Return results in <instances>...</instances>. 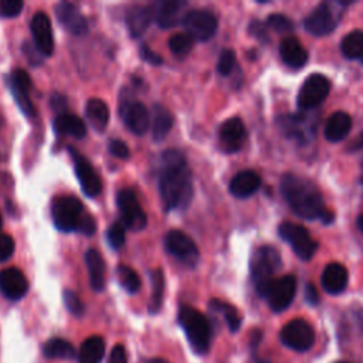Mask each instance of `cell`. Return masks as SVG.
<instances>
[{
  "label": "cell",
  "mask_w": 363,
  "mask_h": 363,
  "mask_svg": "<svg viewBox=\"0 0 363 363\" xmlns=\"http://www.w3.org/2000/svg\"><path fill=\"white\" fill-rule=\"evenodd\" d=\"M159 190L167 210L186 208L193 197L191 173L184 155L177 149L162 153Z\"/></svg>",
  "instance_id": "cell-1"
},
{
  "label": "cell",
  "mask_w": 363,
  "mask_h": 363,
  "mask_svg": "<svg viewBox=\"0 0 363 363\" xmlns=\"http://www.w3.org/2000/svg\"><path fill=\"white\" fill-rule=\"evenodd\" d=\"M281 193L291 210L301 218L330 223L333 214L325 208L323 197L315 183L302 176L286 173L281 177Z\"/></svg>",
  "instance_id": "cell-2"
},
{
  "label": "cell",
  "mask_w": 363,
  "mask_h": 363,
  "mask_svg": "<svg viewBox=\"0 0 363 363\" xmlns=\"http://www.w3.org/2000/svg\"><path fill=\"white\" fill-rule=\"evenodd\" d=\"M179 322L193 350L200 354L207 353L211 342V326L207 318L191 306H182L179 311Z\"/></svg>",
  "instance_id": "cell-3"
},
{
  "label": "cell",
  "mask_w": 363,
  "mask_h": 363,
  "mask_svg": "<svg viewBox=\"0 0 363 363\" xmlns=\"http://www.w3.org/2000/svg\"><path fill=\"white\" fill-rule=\"evenodd\" d=\"M281 267L282 261L277 248L271 245H262L255 250L251 257L250 271L258 295L272 279H275V274L281 269Z\"/></svg>",
  "instance_id": "cell-4"
},
{
  "label": "cell",
  "mask_w": 363,
  "mask_h": 363,
  "mask_svg": "<svg viewBox=\"0 0 363 363\" xmlns=\"http://www.w3.org/2000/svg\"><path fill=\"white\" fill-rule=\"evenodd\" d=\"M346 4L343 1H323L318 4L303 20L305 30L316 37L332 33L342 17V7Z\"/></svg>",
  "instance_id": "cell-5"
},
{
  "label": "cell",
  "mask_w": 363,
  "mask_h": 363,
  "mask_svg": "<svg viewBox=\"0 0 363 363\" xmlns=\"http://www.w3.org/2000/svg\"><path fill=\"white\" fill-rule=\"evenodd\" d=\"M51 216L54 225L60 231H77L84 216V207L82 203L74 196H58L52 200Z\"/></svg>",
  "instance_id": "cell-6"
},
{
  "label": "cell",
  "mask_w": 363,
  "mask_h": 363,
  "mask_svg": "<svg viewBox=\"0 0 363 363\" xmlns=\"http://www.w3.org/2000/svg\"><path fill=\"white\" fill-rule=\"evenodd\" d=\"M278 234L284 241L291 245L292 251L302 261L311 259L318 250V242L311 237L309 231L299 224L284 221L278 227Z\"/></svg>",
  "instance_id": "cell-7"
},
{
  "label": "cell",
  "mask_w": 363,
  "mask_h": 363,
  "mask_svg": "<svg viewBox=\"0 0 363 363\" xmlns=\"http://www.w3.org/2000/svg\"><path fill=\"white\" fill-rule=\"evenodd\" d=\"M296 292V279L294 275H284L272 279L259 294L264 299H267L269 308L274 312L285 311Z\"/></svg>",
  "instance_id": "cell-8"
},
{
  "label": "cell",
  "mask_w": 363,
  "mask_h": 363,
  "mask_svg": "<svg viewBox=\"0 0 363 363\" xmlns=\"http://www.w3.org/2000/svg\"><path fill=\"white\" fill-rule=\"evenodd\" d=\"M116 204L121 211V223L125 228L139 231L145 228L147 218L135 193L130 189H121L116 194Z\"/></svg>",
  "instance_id": "cell-9"
},
{
  "label": "cell",
  "mask_w": 363,
  "mask_h": 363,
  "mask_svg": "<svg viewBox=\"0 0 363 363\" xmlns=\"http://www.w3.org/2000/svg\"><path fill=\"white\" fill-rule=\"evenodd\" d=\"M329 79L322 74L309 75L299 88L296 104L301 109H313L319 106L329 95Z\"/></svg>",
  "instance_id": "cell-10"
},
{
  "label": "cell",
  "mask_w": 363,
  "mask_h": 363,
  "mask_svg": "<svg viewBox=\"0 0 363 363\" xmlns=\"http://www.w3.org/2000/svg\"><path fill=\"white\" fill-rule=\"evenodd\" d=\"M279 336L281 342L295 352H306L315 343V330L303 319H294L288 322L282 328Z\"/></svg>",
  "instance_id": "cell-11"
},
{
  "label": "cell",
  "mask_w": 363,
  "mask_h": 363,
  "mask_svg": "<svg viewBox=\"0 0 363 363\" xmlns=\"http://www.w3.org/2000/svg\"><path fill=\"white\" fill-rule=\"evenodd\" d=\"M182 24L184 26L186 33L199 41L210 40L218 26L216 16L204 9L187 11Z\"/></svg>",
  "instance_id": "cell-12"
},
{
  "label": "cell",
  "mask_w": 363,
  "mask_h": 363,
  "mask_svg": "<svg viewBox=\"0 0 363 363\" xmlns=\"http://www.w3.org/2000/svg\"><path fill=\"white\" fill-rule=\"evenodd\" d=\"M167 251L187 267H194L199 261V248L194 241L180 230H170L164 237Z\"/></svg>",
  "instance_id": "cell-13"
},
{
  "label": "cell",
  "mask_w": 363,
  "mask_h": 363,
  "mask_svg": "<svg viewBox=\"0 0 363 363\" xmlns=\"http://www.w3.org/2000/svg\"><path fill=\"white\" fill-rule=\"evenodd\" d=\"M68 150L74 159L75 174L78 177L82 191L89 197H96L102 190V183H101V179H99L98 173L95 172L94 166L89 163V160L85 156H82L75 149L69 147Z\"/></svg>",
  "instance_id": "cell-14"
},
{
  "label": "cell",
  "mask_w": 363,
  "mask_h": 363,
  "mask_svg": "<svg viewBox=\"0 0 363 363\" xmlns=\"http://www.w3.org/2000/svg\"><path fill=\"white\" fill-rule=\"evenodd\" d=\"M7 85L10 88V92L18 105V108L27 115L33 116L35 113V108L30 99V88H31V79L28 74L23 69H13L10 75L7 77Z\"/></svg>",
  "instance_id": "cell-15"
},
{
  "label": "cell",
  "mask_w": 363,
  "mask_h": 363,
  "mask_svg": "<svg viewBox=\"0 0 363 363\" xmlns=\"http://www.w3.org/2000/svg\"><path fill=\"white\" fill-rule=\"evenodd\" d=\"M119 115L135 135H143L150 126V112L139 101H123L119 106Z\"/></svg>",
  "instance_id": "cell-16"
},
{
  "label": "cell",
  "mask_w": 363,
  "mask_h": 363,
  "mask_svg": "<svg viewBox=\"0 0 363 363\" xmlns=\"http://www.w3.org/2000/svg\"><path fill=\"white\" fill-rule=\"evenodd\" d=\"M187 3L183 0H163L152 4L153 18L162 28H172L179 23H183V18L187 11H184Z\"/></svg>",
  "instance_id": "cell-17"
},
{
  "label": "cell",
  "mask_w": 363,
  "mask_h": 363,
  "mask_svg": "<svg viewBox=\"0 0 363 363\" xmlns=\"http://www.w3.org/2000/svg\"><path fill=\"white\" fill-rule=\"evenodd\" d=\"M35 48L44 55L50 57L54 52V34L48 16L45 13H35L30 23Z\"/></svg>",
  "instance_id": "cell-18"
},
{
  "label": "cell",
  "mask_w": 363,
  "mask_h": 363,
  "mask_svg": "<svg viewBox=\"0 0 363 363\" xmlns=\"http://www.w3.org/2000/svg\"><path fill=\"white\" fill-rule=\"evenodd\" d=\"M55 17L58 23L71 34L82 35L88 31V23L79 7L69 1H61L55 6Z\"/></svg>",
  "instance_id": "cell-19"
},
{
  "label": "cell",
  "mask_w": 363,
  "mask_h": 363,
  "mask_svg": "<svg viewBox=\"0 0 363 363\" xmlns=\"http://www.w3.org/2000/svg\"><path fill=\"white\" fill-rule=\"evenodd\" d=\"M278 126L286 138H292L301 143L308 142L313 133V121L308 115H285L278 119Z\"/></svg>",
  "instance_id": "cell-20"
},
{
  "label": "cell",
  "mask_w": 363,
  "mask_h": 363,
  "mask_svg": "<svg viewBox=\"0 0 363 363\" xmlns=\"http://www.w3.org/2000/svg\"><path fill=\"white\" fill-rule=\"evenodd\" d=\"M218 139L221 143V147L231 153L241 149L247 139V130L240 118H230L220 126L218 130Z\"/></svg>",
  "instance_id": "cell-21"
},
{
  "label": "cell",
  "mask_w": 363,
  "mask_h": 363,
  "mask_svg": "<svg viewBox=\"0 0 363 363\" xmlns=\"http://www.w3.org/2000/svg\"><path fill=\"white\" fill-rule=\"evenodd\" d=\"M0 291L10 301L21 299L28 291V281L18 268H6L0 271Z\"/></svg>",
  "instance_id": "cell-22"
},
{
  "label": "cell",
  "mask_w": 363,
  "mask_h": 363,
  "mask_svg": "<svg viewBox=\"0 0 363 363\" xmlns=\"http://www.w3.org/2000/svg\"><path fill=\"white\" fill-rule=\"evenodd\" d=\"M320 282L323 289L330 295L342 294L349 282V274L347 269L339 264V262H330L325 267Z\"/></svg>",
  "instance_id": "cell-23"
},
{
  "label": "cell",
  "mask_w": 363,
  "mask_h": 363,
  "mask_svg": "<svg viewBox=\"0 0 363 363\" xmlns=\"http://www.w3.org/2000/svg\"><path fill=\"white\" fill-rule=\"evenodd\" d=\"M153 20V9L152 4L149 6H133L126 13V26L129 30V34L133 38L140 37L149 27V24Z\"/></svg>",
  "instance_id": "cell-24"
},
{
  "label": "cell",
  "mask_w": 363,
  "mask_h": 363,
  "mask_svg": "<svg viewBox=\"0 0 363 363\" xmlns=\"http://www.w3.org/2000/svg\"><path fill=\"white\" fill-rule=\"evenodd\" d=\"M261 186L259 176L252 170H242L237 173L228 186L230 193L238 199H247L252 196Z\"/></svg>",
  "instance_id": "cell-25"
},
{
  "label": "cell",
  "mask_w": 363,
  "mask_h": 363,
  "mask_svg": "<svg viewBox=\"0 0 363 363\" xmlns=\"http://www.w3.org/2000/svg\"><path fill=\"white\" fill-rule=\"evenodd\" d=\"M279 54L289 68L299 69L308 62V52L295 37H286L281 41Z\"/></svg>",
  "instance_id": "cell-26"
},
{
  "label": "cell",
  "mask_w": 363,
  "mask_h": 363,
  "mask_svg": "<svg viewBox=\"0 0 363 363\" xmlns=\"http://www.w3.org/2000/svg\"><path fill=\"white\" fill-rule=\"evenodd\" d=\"M54 130L58 135H69L72 138L81 139L86 133L85 122L72 113H58L54 119Z\"/></svg>",
  "instance_id": "cell-27"
},
{
  "label": "cell",
  "mask_w": 363,
  "mask_h": 363,
  "mask_svg": "<svg viewBox=\"0 0 363 363\" xmlns=\"http://www.w3.org/2000/svg\"><path fill=\"white\" fill-rule=\"evenodd\" d=\"M352 129V118L342 111L335 112L325 125V138L329 142H339L347 136Z\"/></svg>",
  "instance_id": "cell-28"
},
{
  "label": "cell",
  "mask_w": 363,
  "mask_h": 363,
  "mask_svg": "<svg viewBox=\"0 0 363 363\" xmlns=\"http://www.w3.org/2000/svg\"><path fill=\"white\" fill-rule=\"evenodd\" d=\"M172 126H173L172 113L164 106L156 104L152 108V113H150V128H152L153 140L162 142L170 132Z\"/></svg>",
  "instance_id": "cell-29"
},
{
  "label": "cell",
  "mask_w": 363,
  "mask_h": 363,
  "mask_svg": "<svg viewBox=\"0 0 363 363\" xmlns=\"http://www.w3.org/2000/svg\"><path fill=\"white\" fill-rule=\"evenodd\" d=\"M85 264L89 271L91 286L95 291H102L105 286V262L101 252L95 248H89L85 252Z\"/></svg>",
  "instance_id": "cell-30"
},
{
  "label": "cell",
  "mask_w": 363,
  "mask_h": 363,
  "mask_svg": "<svg viewBox=\"0 0 363 363\" xmlns=\"http://www.w3.org/2000/svg\"><path fill=\"white\" fill-rule=\"evenodd\" d=\"M105 354V342L101 336H89L81 343L78 363H101Z\"/></svg>",
  "instance_id": "cell-31"
},
{
  "label": "cell",
  "mask_w": 363,
  "mask_h": 363,
  "mask_svg": "<svg viewBox=\"0 0 363 363\" xmlns=\"http://www.w3.org/2000/svg\"><path fill=\"white\" fill-rule=\"evenodd\" d=\"M85 115L89 125L96 130H104L109 122V108L98 98H92L86 102Z\"/></svg>",
  "instance_id": "cell-32"
},
{
  "label": "cell",
  "mask_w": 363,
  "mask_h": 363,
  "mask_svg": "<svg viewBox=\"0 0 363 363\" xmlns=\"http://www.w3.org/2000/svg\"><path fill=\"white\" fill-rule=\"evenodd\" d=\"M340 50L349 60H363V31L353 30L347 33L340 43Z\"/></svg>",
  "instance_id": "cell-33"
},
{
  "label": "cell",
  "mask_w": 363,
  "mask_h": 363,
  "mask_svg": "<svg viewBox=\"0 0 363 363\" xmlns=\"http://www.w3.org/2000/svg\"><path fill=\"white\" fill-rule=\"evenodd\" d=\"M43 353L48 359H74L75 357V349L74 346L60 337H54L45 342L43 347Z\"/></svg>",
  "instance_id": "cell-34"
},
{
  "label": "cell",
  "mask_w": 363,
  "mask_h": 363,
  "mask_svg": "<svg viewBox=\"0 0 363 363\" xmlns=\"http://www.w3.org/2000/svg\"><path fill=\"white\" fill-rule=\"evenodd\" d=\"M210 306H211V309L220 312L224 316L225 323L231 332H237L240 329L241 318L234 306H231L230 303H225L223 301H218V299H211Z\"/></svg>",
  "instance_id": "cell-35"
},
{
  "label": "cell",
  "mask_w": 363,
  "mask_h": 363,
  "mask_svg": "<svg viewBox=\"0 0 363 363\" xmlns=\"http://www.w3.org/2000/svg\"><path fill=\"white\" fill-rule=\"evenodd\" d=\"M163 292H164V277L160 269H156L152 272V299L149 305L150 313H156L163 301Z\"/></svg>",
  "instance_id": "cell-36"
},
{
  "label": "cell",
  "mask_w": 363,
  "mask_h": 363,
  "mask_svg": "<svg viewBox=\"0 0 363 363\" xmlns=\"http://www.w3.org/2000/svg\"><path fill=\"white\" fill-rule=\"evenodd\" d=\"M119 282L122 288L129 294H136L140 288V278L139 275L128 265H119L116 268Z\"/></svg>",
  "instance_id": "cell-37"
},
{
  "label": "cell",
  "mask_w": 363,
  "mask_h": 363,
  "mask_svg": "<svg viewBox=\"0 0 363 363\" xmlns=\"http://www.w3.org/2000/svg\"><path fill=\"white\" fill-rule=\"evenodd\" d=\"M194 38L189 33H176L169 38V48L176 55H186L193 48Z\"/></svg>",
  "instance_id": "cell-38"
},
{
  "label": "cell",
  "mask_w": 363,
  "mask_h": 363,
  "mask_svg": "<svg viewBox=\"0 0 363 363\" xmlns=\"http://www.w3.org/2000/svg\"><path fill=\"white\" fill-rule=\"evenodd\" d=\"M106 240L112 248H121L125 242V227L122 223H113L106 231Z\"/></svg>",
  "instance_id": "cell-39"
},
{
  "label": "cell",
  "mask_w": 363,
  "mask_h": 363,
  "mask_svg": "<svg viewBox=\"0 0 363 363\" xmlns=\"http://www.w3.org/2000/svg\"><path fill=\"white\" fill-rule=\"evenodd\" d=\"M235 65V52L230 48L224 50L220 57H218V62H217V71L221 75H228Z\"/></svg>",
  "instance_id": "cell-40"
},
{
  "label": "cell",
  "mask_w": 363,
  "mask_h": 363,
  "mask_svg": "<svg viewBox=\"0 0 363 363\" xmlns=\"http://www.w3.org/2000/svg\"><path fill=\"white\" fill-rule=\"evenodd\" d=\"M267 26L277 33H288L294 28L292 21L282 14H271L267 18Z\"/></svg>",
  "instance_id": "cell-41"
},
{
  "label": "cell",
  "mask_w": 363,
  "mask_h": 363,
  "mask_svg": "<svg viewBox=\"0 0 363 363\" xmlns=\"http://www.w3.org/2000/svg\"><path fill=\"white\" fill-rule=\"evenodd\" d=\"M24 3L21 0H0V17L11 18L21 13Z\"/></svg>",
  "instance_id": "cell-42"
},
{
  "label": "cell",
  "mask_w": 363,
  "mask_h": 363,
  "mask_svg": "<svg viewBox=\"0 0 363 363\" xmlns=\"http://www.w3.org/2000/svg\"><path fill=\"white\" fill-rule=\"evenodd\" d=\"M62 298H64V302H65V306L67 309L72 313V315H82L84 312V305L81 302V299L78 298V295L69 289H65L64 294H62Z\"/></svg>",
  "instance_id": "cell-43"
},
{
  "label": "cell",
  "mask_w": 363,
  "mask_h": 363,
  "mask_svg": "<svg viewBox=\"0 0 363 363\" xmlns=\"http://www.w3.org/2000/svg\"><path fill=\"white\" fill-rule=\"evenodd\" d=\"M14 240L9 234L0 235V262L7 261L14 252Z\"/></svg>",
  "instance_id": "cell-44"
},
{
  "label": "cell",
  "mask_w": 363,
  "mask_h": 363,
  "mask_svg": "<svg viewBox=\"0 0 363 363\" xmlns=\"http://www.w3.org/2000/svg\"><path fill=\"white\" fill-rule=\"evenodd\" d=\"M108 147H109V152L113 156L119 157V159H128L129 157V149H128L126 143L123 140H121V139H112L109 142Z\"/></svg>",
  "instance_id": "cell-45"
},
{
  "label": "cell",
  "mask_w": 363,
  "mask_h": 363,
  "mask_svg": "<svg viewBox=\"0 0 363 363\" xmlns=\"http://www.w3.org/2000/svg\"><path fill=\"white\" fill-rule=\"evenodd\" d=\"M95 230H96L95 220L91 216L84 214L81 221H79V224H78V230L77 231H79L81 234H85V235H92L95 233Z\"/></svg>",
  "instance_id": "cell-46"
},
{
  "label": "cell",
  "mask_w": 363,
  "mask_h": 363,
  "mask_svg": "<svg viewBox=\"0 0 363 363\" xmlns=\"http://www.w3.org/2000/svg\"><path fill=\"white\" fill-rule=\"evenodd\" d=\"M139 54H140V58L145 60L146 62L149 64H153V65H160L163 62L162 57L159 54H156L155 51H152L147 45H142L140 50H139Z\"/></svg>",
  "instance_id": "cell-47"
},
{
  "label": "cell",
  "mask_w": 363,
  "mask_h": 363,
  "mask_svg": "<svg viewBox=\"0 0 363 363\" xmlns=\"http://www.w3.org/2000/svg\"><path fill=\"white\" fill-rule=\"evenodd\" d=\"M109 363H128V354L123 345H115L109 354Z\"/></svg>",
  "instance_id": "cell-48"
},
{
  "label": "cell",
  "mask_w": 363,
  "mask_h": 363,
  "mask_svg": "<svg viewBox=\"0 0 363 363\" xmlns=\"http://www.w3.org/2000/svg\"><path fill=\"white\" fill-rule=\"evenodd\" d=\"M23 51H24L27 60H28L31 64H40V62H41V58H40V57H41L43 54L35 48V45H31V44L24 43Z\"/></svg>",
  "instance_id": "cell-49"
},
{
  "label": "cell",
  "mask_w": 363,
  "mask_h": 363,
  "mask_svg": "<svg viewBox=\"0 0 363 363\" xmlns=\"http://www.w3.org/2000/svg\"><path fill=\"white\" fill-rule=\"evenodd\" d=\"M305 298L311 305H316L319 302V295H318V289L312 285L308 284L305 288Z\"/></svg>",
  "instance_id": "cell-50"
},
{
  "label": "cell",
  "mask_w": 363,
  "mask_h": 363,
  "mask_svg": "<svg viewBox=\"0 0 363 363\" xmlns=\"http://www.w3.org/2000/svg\"><path fill=\"white\" fill-rule=\"evenodd\" d=\"M250 31H251V34H254V35L258 37L259 40H261V38H262V40H267V38H265L264 26H261L259 21H254V23L251 24V27H250Z\"/></svg>",
  "instance_id": "cell-51"
},
{
  "label": "cell",
  "mask_w": 363,
  "mask_h": 363,
  "mask_svg": "<svg viewBox=\"0 0 363 363\" xmlns=\"http://www.w3.org/2000/svg\"><path fill=\"white\" fill-rule=\"evenodd\" d=\"M51 105H52L55 109L61 111L62 108H65V106H67V104H65V98H64L62 95L55 94V95L51 98Z\"/></svg>",
  "instance_id": "cell-52"
},
{
  "label": "cell",
  "mask_w": 363,
  "mask_h": 363,
  "mask_svg": "<svg viewBox=\"0 0 363 363\" xmlns=\"http://www.w3.org/2000/svg\"><path fill=\"white\" fill-rule=\"evenodd\" d=\"M360 149H363V132L349 145V150H352V152H356Z\"/></svg>",
  "instance_id": "cell-53"
},
{
  "label": "cell",
  "mask_w": 363,
  "mask_h": 363,
  "mask_svg": "<svg viewBox=\"0 0 363 363\" xmlns=\"http://www.w3.org/2000/svg\"><path fill=\"white\" fill-rule=\"evenodd\" d=\"M147 363H169V362L164 360V359H162V357H153V359H150Z\"/></svg>",
  "instance_id": "cell-54"
},
{
  "label": "cell",
  "mask_w": 363,
  "mask_h": 363,
  "mask_svg": "<svg viewBox=\"0 0 363 363\" xmlns=\"http://www.w3.org/2000/svg\"><path fill=\"white\" fill-rule=\"evenodd\" d=\"M357 225H359L360 231L363 233V214H360V216H359V218H357Z\"/></svg>",
  "instance_id": "cell-55"
},
{
  "label": "cell",
  "mask_w": 363,
  "mask_h": 363,
  "mask_svg": "<svg viewBox=\"0 0 363 363\" xmlns=\"http://www.w3.org/2000/svg\"><path fill=\"white\" fill-rule=\"evenodd\" d=\"M360 184L363 187V162H362V170H360Z\"/></svg>",
  "instance_id": "cell-56"
},
{
  "label": "cell",
  "mask_w": 363,
  "mask_h": 363,
  "mask_svg": "<svg viewBox=\"0 0 363 363\" xmlns=\"http://www.w3.org/2000/svg\"><path fill=\"white\" fill-rule=\"evenodd\" d=\"M1 223H3V221H1V214H0V228H1Z\"/></svg>",
  "instance_id": "cell-57"
},
{
  "label": "cell",
  "mask_w": 363,
  "mask_h": 363,
  "mask_svg": "<svg viewBox=\"0 0 363 363\" xmlns=\"http://www.w3.org/2000/svg\"><path fill=\"white\" fill-rule=\"evenodd\" d=\"M337 363H349V362H337Z\"/></svg>",
  "instance_id": "cell-58"
}]
</instances>
